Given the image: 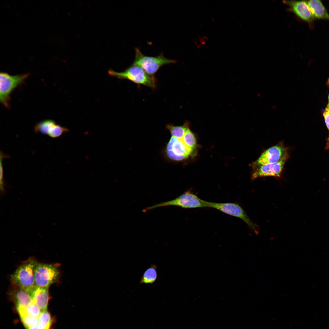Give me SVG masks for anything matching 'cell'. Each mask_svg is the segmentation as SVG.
<instances>
[{
	"mask_svg": "<svg viewBox=\"0 0 329 329\" xmlns=\"http://www.w3.org/2000/svg\"><path fill=\"white\" fill-rule=\"evenodd\" d=\"M326 108L329 109V103L328 104Z\"/></svg>",
	"mask_w": 329,
	"mask_h": 329,
	"instance_id": "obj_29",
	"label": "cell"
},
{
	"mask_svg": "<svg viewBox=\"0 0 329 329\" xmlns=\"http://www.w3.org/2000/svg\"><path fill=\"white\" fill-rule=\"evenodd\" d=\"M204 202L207 207L214 208L225 214L241 219L256 234H258V226L251 220L243 209L237 203H215L204 200Z\"/></svg>",
	"mask_w": 329,
	"mask_h": 329,
	"instance_id": "obj_6",
	"label": "cell"
},
{
	"mask_svg": "<svg viewBox=\"0 0 329 329\" xmlns=\"http://www.w3.org/2000/svg\"><path fill=\"white\" fill-rule=\"evenodd\" d=\"M307 2L314 18L329 20V14L320 0H310Z\"/></svg>",
	"mask_w": 329,
	"mask_h": 329,
	"instance_id": "obj_14",
	"label": "cell"
},
{
	"mask_svg": "<svg viewBox=\"0 0 329 329\" xmlns=\"http://www.w3.org/2000/svg\"><path fill=\"white\" fill-rule=\"evenodd\" d=\"M14 286L16 288L11 292V295L16 308H24L33 302L31 296L27 290Z\"/></svg>",
	"mask_w": 329,
	"mask_h": 329,
	"instance_id": "obj_12",
	"label": "cell"
},
{
	"mask_svg": "<svg viewBox=\"0 0 329 329\" xmlns=\"http://www.w3.org/2000/svg\"><path fill=\"white\" fill-rule=\"evenodd\" d=\"M55 122L51 120H45L37 123L34 128V132L46 135L47 132L51 125Z\"/></svg>",
	"mask_w": 329,
	"mask_h": 329,
	"instance_id": "obj_21",
	"label": "cell"
},
{
	"mask_svg": "<svg viewBox=\"0 0 329 329\" xmlns=\"http://www.w3.org/2000/svg\"><path fill=\"white\" fill-rule=\"evenodd\" d=\"M37 263L30 259L19 266L11 276L13 285L27 290L35 286L34 272Z\"/></svg>",
	"mask_w": 329,
	"mask_h": 329,
	"instance_id": "obj_3",
	"label": "cell"
},
{
	"mask_svg": "<svg viewBox=\"0 0 329 329\" xmlns=\"http://www.w3.org/2000/svg\"><path fill=\"white\" fill-rule=\"evenodd\" d=\"M157 268L155 265L152 264L144 271L140 280V283L150 284L155 282L157 277Z\"/></svg>",
	"mask_w": 329,
	"mask_h": 329,
	"instance_id": "obj_15",
	"label": "cell"
},
{
	"mask_svg": "<svg viewBox=\"0 0 329 329\" xmlns=\"http://www.w3.org/2000/svg\"><path fill=\"white\" fill-rule=\"evenodd\" d=\"M60 275L58 265L37 263L34 272L35 285L49 288L58 280Z\"/></svg>",
	"mask_w": 329,
	"mask_h": 329,
	"instance_id": "obj_7",
	"label": "cell"
},
{
	"mask_svg": "<svg viewBox=\"0 0 329 329\" xmlns=\"http://www.w3.org/2000/svg\"><path fill=\"white\" fill-rule=\"evenodd\" d=\"M37 326L39 329H50L53 319L47 310L42 311L38 317Z\"/></svg>",
	"mask_w": 329,
	"mask_h": 329,
	"instance_id": "obj_16",
	"label": "cell"
},
{
	"mask_svg": "<svg viewBox=\"0 0 329 329\" xmlns=\"http://www.w3.org/2000/svg\"><path fill=\"white\" fill-rule=\"evenodd\" d=\"M108 73L110 75L119 79L128 80L151 88H155L157 86V81L154 76L148 75L141 68L133 64L123 71L118 72L110 69Z\"/></svg>",
	"mask_w": 329,
	"mask_h": 329,
	"instance_id": "obj_1",
	"label": "cell"
},
{
	"mask_svg": "<svg viewBox=\"0 0 329 329\" xmlns=\"http://www.w3.org/2000/svg\"><path fill=\"white\" fill-rule=\"evenodd\" d=\"M325 122L326 126L329 129V109L326 108L323 113Z\"/></svg>",
	"mask_w": 329,
	"mask_h": 329,
	"instance_id": "obj_25",
	"label": "cell"
},
{
	"mask_svg": "<svg viewBox=\"0 0 329 329\" xmlns=\"http://www.w3.org/2000/svg\"><path fill=\"white\" fill-rule=\"evenodd\" d=\"M283 2L287 6L290 11L302 19L309 23L314 20V18L307 1H284Z\"/></svg>",
	"mask_w": 329,
	"mask_h": 329,
	"instance_id": "obj_10",
	"label": "cell"
},
{
	"mask_svg": "<svg viewBox=\"0 0 329 329\" xmlns=\"http://www.w3.org/2000/svg\"><path fill=\"white\" fill-rule=\"evenodd\" d=\"M289 155L288 148L282 142L273 146L264 151L255 161L251 164L253 169L256 167L281 160Z\"/></svg>",
	"mask_w": 329,
	"mask_h": 329,
	"instance_id": "obj_8",
	"label": "cell"
},
{
	"mask_svg": "<svg viewBox=\"0 0 329 329\" xmlns=\"http://www.w3.org/2000/svg\"><path fill=\"white\" fill-rule=\"evenodd\" d=\"M19 314H23L32 317L38 318L42 311L33 302L24 308H16Z\"/></svg>",
	"mask_w": 329,
	"mask_h": 329,
	"instance_id": "obj_17",
	"label": "cell"
},
{
	"mask_svg": "<svg viewBox=\"0 0 329 329\" xmlns=\"http://www.w3.org/2000/svg\"><path fill=\"white\" fill-rule=\"evenodd\" d=\"M21 321L26 329L37 326L38 318L32 317L23 314H19Z\"/></svg>",
	"mask_w": 329,
	"mask_h": 329,
	"instance_id": "obj_22",
	"label": "cell"
},
{
	"mask_svg": "<svg viewBox=\"0 0 329 329\" xmlns=\"http://www.w3.org/2000/svg\"><path fill=\"white\" fill-rule=\"evenodd\" d=\"M26 329H39L38 328V327L37 326H37H33V327H31L27 328Z\"/></svg>",
	"mask_w": 329,
	"mask_h": 329,
	"instance_id": "obj_26",
	"label": "cell"
},
{
	"mask_svg": "<svg viewBox=\"0 0 329 329\" xmlns=\"http://www.w3.org/2000/svg\"><path fill=\"white\" fill-rule=\"evenodd\" d=\"M27 291L31 296L33 302L42 311L47 310L49 299L48 288L35 285Z\"/></svg>",
	"mask_w": 329,
	"mask_h": 329,
	"instance_id": "obj_11",
	"label": "cell"
},
{
	"mask_svg": "<svg viewBox=\"0 0 329 329\" xmlns=\"http://www.w3.org/2000/svg\"><path fill=\"white\" fill-rule=\"evenodd\" d=\"M327 148H329V136L327 140Z\"/></svg>",
	"mask_w": 329,
	"mask_h": 329,
	"instance_id": "obj_27",
	"label": "cell"
},
{
	"mask_svg": "<svg viewBox=\"0 0 329 329\" xmlns=\"http://www.w3.org/2000/svg\"><path fill=\"white\" fill-rule=\"evenodd\" d=\"M27 73L11 75L8 73H0V101L7 108H10V95L17 87L23 83L28 77Z\"/></svg>",
	"mask_w": 329,
	"mask_h": 329,
	"instance_id": "obj_5",
	"label": "cell"
},
{
	"mask_svg": "<svg viewBox=\"0 0 329 329\" xmlns=\"http://www.w3.org/2000/svg\"><path fill=\"white\" fill-rule=\"evenodd\" d=\"M182 141L188 148L192 152L196 147V142L194 135L188 128L183 137Z\"/></svg>",
	"mask_w": 329,
	"mask_h": 329,
	"instance_id": "obj_19",
	"label": "cell"
},
{
	"mask_svg": "<svg viewBox=\"0 0 329 329\" xmlns=\"http://www.w3.org/2000/svg\"><path fill=\"white\" fill-rule=\"evenodd\" d=\"M187 122L182 126H175L172 124H168L166 125V128L170 132L172 136L182 139L189 128Z\"/></svg>",
	"mask_w": 329,
	"mask_h": 329,
	"instance_id": "obj_18",
	"label": "cell"
},
{
	"mask_svg": "<svg viewBox=\"0 0 329 329\" xmlns=\"http://www.w3.org/2000/svg\"><path fill=\"white\" fill-rule=\"evenodd\" d=\"M169 206H178L183 208H196L207 207L204 200L199 198L191 190L184 192L174 199L158 203L145 208L146 212L157 208Z\"/></svg>",
	"mask_w": 329,
	"mask_h": 329,
	"instance_id": "obj_4",
	"label": "cell"
},
{
	"mask_svg": "<svg viewBox=\"0 0 329 329\" xmlns=\"http://www.w3.org/2000/svg\"><path fill=\"white\" fill-rule=\"evenodd\" d=\"M167 156L170 159L175 161H180L185 159L187 157L184 156H178L174 154L171 150H166Z\"/></svg>",
	"mask_w": 329,
	"mask_h": 329,
	"instance_id": "obj_24",
	"label": "cell"
},
{
	"mask_svg": "<svg viewBox=\"0 0 329 329\" xmlns=\"http://www.w3.org/2000/svg\"><path fill=\"white\" fill-rule=\"evenodd\" d=\"M69 130L65 127L57 124L55 122L51 125L48 130L46 135L52 138L61 136L62 134L69 132Z\"/></svg>",
	"mask_w": 329,
	"mask_h": 329,
	"instance_id": "obj_20",
	"label": "cell"
},
{
	"mask_svg": "<svg viewBox=\"0 0 329 329\" xmlns=\"http://www.w3.org/2000/svg\"><path fill=\"white\" fill-rule=\"evenodd\" d=\"M171 150L176 155L188 157L191 152L186 147L181 139L172 136L168 143L166 150Z\"/></svg>",
	"mask_w": 329,
	"mask_h": 329,
	"instance_id": "obj_13",
	"label": "cell"
},
{
	"mask_svg": "<svg viewBox=\"0 0 329 329\" xmlns=\"http://www.w3.org/2000/svg\"><path fill=\"white\" fill-rule=\"evenodd\" d=\"M9 156L4 154L1 151H0V191L1 193H2V195L5 192V183L4 182L3 178V168L2 161L4 158H8Z\"/></svg>",
	"mask_w": 329,
	"mask_h": 329,
	"instance_id": "obj_23",
	"label": "cell"
},
{
	"mask_svg": "<svg viewBox=\"0 0 329 329\" xmlns=\"http://www.w3.org/2000/svg\"><path fill=\"white\" fill-rule=\"evenodd\" d=\"M289 157L286 155L280 161L260 166L253 169L251 178L254 179L266 176L280 177L286 161Z\"/></svg>",
	"mask_w": 329,
	"mask_h": 329,
	"instance_id": "obj_9",
	"label": "cell"
},
{
	"mask_svg": "<svg viewBox=\"0 0 329 329\" xmlns=\"http://www.w3.org/2000/svg\"><path fill=\"white\" fill-rule=\"evenodd\" d=\"M327 84L328 86L329 87V78L328 79V80H327ZM328 101H329V95H328Z\"/></svg>",
	"mask_w": 329,
	"mask_h": 329,
	"instance_id": "obj_28",
	"label": "cell"
},
{
	"mask_svg": "<svg viewBox=\"0 0 329 329\" xmlns=\"http://www.w3.org/2000/svg\"><path fill=\"white\" fill-rule=\"evenodd\" d=\"M135 59L132 64L139 66L151 76H154L163 66L177 62L175 60L166 58L163 53L157 56H150L143 55L137 48H135Z\"/></svg>",
	"mask_w": 329,
	"mask_h": 329,
	"instance_id": "obj_2",
	"label": "cell"
}]
</instances>
